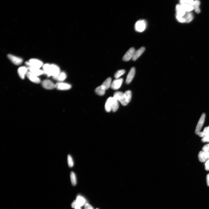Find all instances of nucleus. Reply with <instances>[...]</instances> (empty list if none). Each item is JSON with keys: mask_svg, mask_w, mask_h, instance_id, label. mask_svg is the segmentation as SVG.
Listing matches in <instances>:
<instances>
[{"mask_svg": "<svg viewBox=\"0 0 209 209\" xmlns=\"http://www.w3.org/2000/svg\"><path fill=\"white\" fill-rule=\"evenodd\" d=\"M119 107L118 101L114 97H109L106 102L105 109L107 112H110L112 110L115 112L118 109Z\"/></svg>", "mask_w": 209, "mask_h": 209, "instance_id": "1", "label": "nucleus"}, {"mask_svg": "<svg viewBox=\"0 0 209 209\" xmlns=\"http://www.w3.org/2000/svg\"><path fill=\"white\" fill-rule=\"evenodd\" d=\"M146 26V22L145 20H140L135 23V29L137 31L142 32L145 30Z\"/></svg>", "mask_w": 209, "mask_h": 209, "instance_id": "2", "label": "nucleus"}, {"mask_svg": "<svg viewBox=\"0 0 209 209\" xmlns=\"http://www.w3.org/2000/svg\"><path fill=\"white\" fill-rule=\"evenodd\" d=\"M25 64L29 67H33L38 68H40L43 66L42 62L36 59H31L29 61L26 62Z\"/></svg>", "mask_w": 209, "mask_h": 209, "instance_id": "3", "label": "nucleus"}, {"mask_svg": "<svg viewBox=\"0 0 209 209\" xmlns=\"http://www.w3.org/2000/svg\"><path fill=\"white\" fill-rule=\"evenodd\" d=\"M132 97V93L130 90H127L124 93V96L120 103L123 106L127 105L130 102Z\"/></svg>", "mask_w": 209, "mask_h": 209, "instance_id": "4", "label": "nucleus"}, {"mask_svg": "<svg viewBox=\"0 0 209 209\" xmlns=\"http://www.w3.org/2000/svg\"><path fill=\"white\" fill-rule=\"evenodd\" d=\"M206 115L205 113H203L197 124L195 131L196 134L198 135L201 132V129L204 124L205 118Z\"/></svg>", "mask_w": 209, "mask_h": 209, "instance_id": "5", "label": "nucleus"}, {"mask_svg": "<svg viewBox=\"0 0 209 209\" xmlns=\"http://www.w3.org/2000/svg\"><path fill=\"white\" fill-rule=\"evenodd\" d=\"M55 88L58 90H69L72 87L70 84L62 82H58L55 84Z\"/></svg>", "mask_w": 209, "mask_h": 209, "instance_id": "6", "label": "nucleus"}, {"mask_svg": "<svg viewBox=\"0 0 209 209\" xmlns=\"http://www.w3.org/2000/svg\"><path fill=\"white\" fill-rule=\"evenodd\" d=\"M43 87L47 90H52L55 88V84L51 80H45L42 82Z\"/></svg>", "mask_w": 209, "mask_h": 209, "instance_id": "7", "label": "nucleus"}, {"mask_svg": "<svg viewBox=\"0 0 209 209\" xmlns=\"http://www.w3.org/2000/svg\"><path fill=\"white\" fill-rule=\"evenodd\" d=\"M122 78L116 79L112 82L111 87L112 89L116 90L121 87L123 82Z\"/></svg>", "mask_w": 209, "mask_h": 209, "instance_id": "8", "label": "nucleus"}, {"mask_svg": "<svg viewBox=\"0 0 209 209\" xmlns=\"http://www.w3.org/2000/svg\"><path fill=\"white\" fill-rule=\"evenodd\" d=\"M7 57L14 64L16 65H19L21 64L23 62L22 59L12 54H9Z\"/></svg>", "mask_w": 209, "mask_h": 209, "instance_id": "9", "label": "nucleus"}, {"mask_svg": "<svg viewBox=\"0 0 209 209\" xmlns=\"http://www.w3.org/2000/svg\"><path fill=\"white\" fill-rule=\"evenodd\" d=\"M50 70L51 76L53 77L57 76L61 72L59 67L54 64H50Z\"/></svg>", "mask_w": 209, "mask_h": 209, "instance_id": "10", "label": "nucleus"}, {"mask_svg": "<svg viewBox=\"0 0 209 209\" xmlns=\"http://www.w3.org/2000/svg\"><path fill=\"white\" fill-rule=\"evenodd\" d=\"M135 52L134 49L132 48L129 49L123 56V59L126 61H128L132 59Z\"/></svg>", "mask_w": 209, "mask_h": 209, "instance_id": "11", "label": "nucleus"}, {"mask_svg": "<svg viewBox=\"0 0 209 209\" xmlns=\"http://www.w3.org/2000/svg\"><path fill=\"white\" fill-rule=\"evenodd\" d=\"M198 157L200 161L202 162H205L209 159V152L201 151L199 153Z\"/></svg>", "mask_w": 209, "mask_h": 209, "instance_id": "12", "label": "nucleus"}, {"mask_svg": "<svg viewBox=\"0 0 209 209\" xmlns=\"http://www.w3.org/2000/svg\"><path fill=\"white\" fill-rule=\"evenodd\" d=\"M26 76L29 80L34 83H40V79L38 76L34 75L30 72H27L26 73Z\"/></svg>", "mask_w": 209, "mask_h": 209, "instance_id": "13", "label": "nucleus"}, {"mask_svg": "<svg viewBox=\"0 0 209 209\" xmlns=\"http://www.w3.org/2000/svg\"><path fill=\"white\" fill-rule=\"evenodd\" d=\"M135 73V68L134 67L132 68L127 76L126 80V83L127 84H129L131 83L134 77Z\"/></svg>", "mask_w": 209, "mask_h": 209, "instance_id": "14", "label": "nucleus"}, {"mask_svg": "<svg viewBox=\"0 0 209 209\" xmlns=\"http://www.w3.org/2000/svg\"><path fill=\"white\" fill-rule=\"evenodd\" d=\"M28 68L29 72L37 76H40L44 73L43 71L40 70V68L31 67H29Z\"/></svg>", "mask_w": 209, "mask_h": 209, "instance_id": "15", "label": "nucleus"}, {"mask_svg": "<svg viewBox=\"0 0 209 209\" xmlns=\"http://www.w3.org/2000/svg\"><path fill=\"white\" fill-rule=\"evenodd\" d=\"M145 47H142L138 49L137 51H135L133 56L132 58V60L133 61L136 60L143 54L144 52H145Z\"/></svg>", "mask_w": 209, "mask_h": 209, "instance_id": "16", "label": "nucleus"}, {"mask_svg": "<svg viewBox=\"0 0 209 209\" xmlns=\"http://www.w3.org/2000/svg\"><path fill=\"white\" fill-rule=\"evenodd\" d=\"M28 68L24 66L20 67L18 69V73L20 78L24 79L25 75H26L28 72Z\"/></svg>", "mask_w": 209, "mask_h": 209, "instance_id": "17", "label": "nucleus"}, {"mask_svg": "<svg viewBox=\"0 0 209 209\" xmlns=\"http://www.w3.org/2000/svg\"><path fill=\"white\" fill-rule=\"evenodd\" d=\"M176 15L182 17H183L186 14V12L182 8L180 4H178L176 5Z\"/></svg>", "mask_w": 209, "mask_h": 209, "instance_id": "18", "label": "nucleus"}, {"mask_svg": "<svg viewBox=\"0 0 209 209\" xmlns=\"http://www.w3.org/2000/svg\"><path fill=\"white\" fill-rule=\"evenodd\" d=\"M67 77L66 73L61 72L59 75L55 77H53L55 80L60 82H62L66 79Z\"/></svg>", "mask_w": 209, "mask_h": 209, "instance_id": "19", "label": "nucleus"}, {"mask_svg": "<svg viewBox=\"0 0 209 209\" xmlns=\"http://www.w3.org/2000/svg\"><path fill=\"white\" fill-rule=\"evenodd\" d=\"M43 71L44 73L49 77L51 76L50 70V64H46L44 65L43 67Z\"/></svg>", "mask_w": 209, "mask_h": 209, "instance_id": "20", "label": "nucleus"}, {"mask_svg": "<svg viewBox=\"0 0 209 209\" xmlns=\"http://www.w3.org/2000/svg\"><path fill=\"white\" fill-rule=\"evenodd\" d=\"M112 83V79L110 78H108L106 79L101 85L106 90L111 87Z\"/></svg>", "mask_w": 209, "mask_h": 209, "instance_id": "21", "label": "nucleus"}, {"mask_svg": "<svg viewBox=\"0 0 209 209\" xmlns=\"http://www.w3.org/2000/svg\"><path fill=\"white\" fill-rule=\"evenodd\" d=\"M124 93L121 92H116L114 94V97L117 101L120 102H122L124 96Z\"/></svg>", "mask_w": 209, "mask_h": 209, "instance_id": "22", "label": "nucleus"}, {"mask_svg": "<svg viewBox=\"0 0 209 209\" xmlns=\"http://www.w3.org/2000/svg\"><path fill=\"white\" fill-rule=\"evenodd\" d=\"M180 4L184 10L186 12H190L194 10V7L192 5L186 3Z\"/></svg>", "mask_w": 209, "mask_h": 209, "instance_id": "23", "label": "nucleus"}, {"mask_svg": "<svg viewBox=\"0 0 209 209\" xmlns=\"http://www.w3.org/2000/svg\"><path fill=\"white\" fill-rule=\"evenodd\" d=\"M77 205L81 207L85 204V199L83 197L81 196H78L77 197L76 200Z\"/></svg>", "mask_w": 209, "mask_h": 209, "instance_id": "24", "label": "nucleus"}, {"mask_svg": "<svg viewBox=\"0 0 209 209\" xmlns=\"http://www.w3.org/2000/svg\"><path fill=\"white\" fill-rule=\"evenodd\" d=\"M105 91V90L101 86V85L97 87L95 90V92L97 95L101 96L104 95Z\"/></svg>", "mask_w": 209, "mask_h": 209, "instance_id": "25", "label": "nucleus"}, {"mask_svg": "<svg viewBox=\"0 0 209 209\" xmlns=\"http://www.w3.org/2000/svg\"><path fill=\"white\" fill-rule=\"evenodd\" d=\"M184 16L186 22L189 23L192 21L193 19V15L190 12H187Z\"/></svg>", "mask_w": 209, "mask_h": 209, "instance_id": "26", "label": "nucleus"}, {"mask_svg": "<svg viewBox=\"0 0 209 209\" xmlns=\"http://www.w3.org/2000/svg\"><path fill=\"white\" fill-rule=\"evenodd\" d=\"M200 5V2L199 1H194V4L193 6L194 7V10H195L196 12L197 13H199L201 12L199 8V6Z\"/></svg>", "mask_w": 209, "mask_h": 209, "instance_id": "27", "label": "nucleus"}, {"mask_svg": "<svg viewBox=\"0 0 209 209\" xmlns=\"http://www.w3.org/2000/svg\"><path fill=\"white\" fill-rule=\"evenodd\" d=\"M70 176L72 185L73 186H75L76 184V178L75 173L72 171L70 173Z\"/></svg>", "mask_w": 209, "mask_h": 209, "instance_id": "28", "label": "nucleus"}, {"mask_svg": "<svg viewBox=\"0 0 209 209\" xmlns=\"http://www.w3.org/2000/svg\"><path fill=\"white\" fill-rule=\"evenodd\" d=\"M209 133V126L208 127H205L203 131L202 132H200L198 135L202 137H203Z\"/></svg>", "mask_w": 209, "mask_h": 209, "instance_id": "29", "label": "nucleus"}, {"mask_svg": "<svg viewBox=\"0 0 209 209\" xmlns=\"http://www.w3.org/2000/svg\"><path fill=\"white\" fill-rule=\"evenodd\" d=\"M125 73L124 70L122 69L118 70L115 74L114 77L116 79L119 78L120 77L124 75Z\"/></svg>", "mask_w": 209, "mask_h": 209, "instance_id": "30", "label": "nucleus"}, {"mask_svg": "<svg viewBox=\"0 0 209 209\" xmlns=\"http://www.w3.org/2000/svg\"><path fill=\"white\" fill-rule=\"evenodd\" d=\"M67 162L69 167H72L74 166V161L71 155H68L67 156Z\"/></svg>", "mask_w": 209, "mask_h": 209, "instance_id": "31", "label": "nucleus"}, {"mask_svg": "<svg viewBox=\"0 0 209 209\" xmlns=\"http://www.w3.org/2000/svg\"><path fill=\"white\" fill-rule=\"evenodd\" d=\"M176 16L177 19L179 22L181 23H184L186 22V20H185L184 16H181L177 15H176Z\"/></svg>", "mask_w": 209, "mask_h": 209, "instance_id": "32", "label": "nucleus"}, {"mask_svg": "<svg viewBox=\"0 0 209 209\" xmlns=\"http://www.w3.org/2000/svg\"><path fill=\"white\" fill-rule=\"evenodd\" d=\"M202 141L203 142H209V133L203 137Z\"/></svg>", "mask_w": 209, "mask_h": 209, "instance_id": "33", "label": "nucleus"}, {"mask_svg": "<svg viewBox=\"0 0 209 209\" xmlns=\"http://www.w3.org/2000/svg\"><path fill=\"white\" fill-rule=\"evenodd\" d=\"M202 151L209 152V144L206 145L203 147Z\"/></svg>", "mask_w": 209, "mask_h": 209, "instance_id": "34", "label": "nucleus"}, {"mask_svg": "<svg viewBox=\"0 0 209 209\" xmlns=\"http://www.w3.org/2000/svg\"><path fill=\"white\" fill-rule=\"evenodd\" d=\"M84 207V209H94L92 206L87 203L85 204Z\"/></svg>", "mask_w": 209, "mask_h": 209, "instance_id": "35", "label": "nucleus"}, {"mask_svg": "<svg viewBox=\"0 0 209 209\" xmlns=\"http://www.w3.org/2000/svg\"><path fill=\"white\" fill-rule=\"evenodd\" d=\"M205 169L207 171H209V160L205 164Z\"/></svg>", "mask_w": 209, "mask_h": 209, "instance_id": "36", "label": "nucleus"}, {"mask_svg": "<svg viewBox=\"0 0 209 209\" xmlns=\"http://www.w3.org/2000/svg\"><path fill=\"white\" fill-rule=\"evenodd\" d=\"M77 205L76 200L73 201L72 204V207L73 208H75L76 206Z\"/></svg>", "mask_w": 209, "mask_h": 209, "instance_id": "37", "label": "nucleus"}, {"mask_svg": "<svg viewBox=\"0 0 209 209\" xmlns=\"http://www.w3.org/2000/svg\"><path fill=\"white\" fill-rule=\"evenodd\" d=\"M207 181L208 186L209 187V173L208 174L207 176Z\"/></svg>", "mask_w": 209, "mask_h": 209, "instance_id": "38", "label": "nucleus"}, {"mask_svg": "<svg viewBox=\"0 0 209 209\" xmlns=\"http://www.w3.org/2000/svg\"><path fill=\"white\" fill-rule=\"evenodd\" d=\"M75 209H81V207L77 205H76L75 208Z\"/></svg>", "mask_w": 209, "mask_h": 209, "instance_id": "39", "label": "nucleus"}, {"mask_svg": "<svg viewBox=\"0 0 209 209\" xmlns=\"http://www.w3.org/2000/svg\"></svg>", "mask_w": 209, "mask_h": 209, "instance_id": "40", "label": "nucleus"}]
</instances>
